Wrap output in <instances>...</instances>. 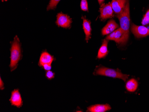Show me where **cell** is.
<instances>
[{
  "instance_id": "cell-18",
  "label": "cell",
  "mask_w": 149,
  "mask_h": 112,
  "mask_svg": "<svg viewBox=\"0 0 149 112\" xmlns=\"http://www.w3.org/2000/svg\"><path fill=\"white\" fill-rule=\"evenodd\" d=\"M149 23V10L146 12L144 16L143 17L142 21H141V24L143 26L148 25Z\"/></svg>"
},
{
  "instance_id": "cell-14",
  "label": "cell",
  "mask_w": 149,
  "mask_h": 112,
  "mask_svg": "<svg viewBox=\"0 0 149 112\" xmlns=\"http://www.w3.org/2000/svg\"><path fill=\"white\" fill-rule=\"evenodd\" d=\"M108 40L107 39L104 40L99 50L97 56L98 58H103L107 56L108 53Z\"/></svg>"
},
{
  "instance_id": "cell-8",
  "label": "cell",
  "mask_w": 149,
  "mask_h": 112,
  "mask_svg": "<svg viewBox=\"0 0 149 112\" xmlns=\"http://www.w3.org/2000/svg\"><path fill=\"white\" fill-rule=\"evenodd\" d=\"M128 0H112L110 3L113 10L118 15L123 11Z\"/></svg>"
},
{
  "instance_id": "cell-1",
  "label": "cell",
  "mask_w": 149,
  "mask_h": 112,
  "mask_svg": "<svg viewBox=\"0 0 149 112\" xmlns=\"http://www.w3.org/2000/svg\"><path fill=\"white\" fill-rule=\"evenodd\" d=\"M10 51V66L11 71H13L17 67V63L21 58V43L17 36L15 37L12 43Z\"/></svg>"
},
{
  "instance_id": "cell-9",
  "label": "cell",
  "mask_w": 149,
  "mask_h": 112,
  "mask_svg": "<svg viewBox=\"0 0 149 112\" xmlns=\"http://www.w3.org/2000/svg\"><path fill=\"white\" fill-rule=\"evenodd\" d=\"M10 101L12 105L13 106H15L18 108L21 107L22 106V99L18 89H15L12 92Z\"/></svg>"
},
{
  "instance_id": "cell-10",
  "label": "cell",
  "mask_w": 149,
  "mask_h": 112,
  "mask_svg": "<svg viewBox=\"0 0 149 112\" xmlns=\"http://www.w3.org/2000/svg\"><path fill=\"white\" fill-rule=\"evenodd\" d=\"M118 27V25L113 20L109 21L102 30V34L104 35H109Z\"/></svg>"
},
{
  "instance_id": "cell-21",
  "label": "cell",
  "mask_w": 149,
  "mask_h": 112,
  "mask_svg": "<svg viewBox=\"0 0 149 112\" xmlns=\"http://www.w3.org/2000/svg\"><path fill=\"white\" fill-rule=\"evenodd\" d=\"M0 88L1 90H3L4 89V83H3V81L1 80V78H0Z\"/></svg>"
},
{
  "instance_id": "cell-17",
  "label": "cell",
  "mask_w": 149,
  "mask_h": 112,
  "mask_svg": "<svg viewBox=\"0 0 149 112\" xmlns=\"http://www.w3.org/2000/svg\"><path fill=\"white\" fill-rule=\"evenodd\" d=\"M80 8L84 11H88V3L87 0H81L80 3Z\"/></svg>"
},
{
  "instance_id": "cell-16",
  "label": "cell",
  "mask_w": 149,
  "mask_h": 112,
  "mask_svg": "<svg viewBox=\"0 0 149 112\" xmlns=\"http://www.w3.org/2000/svg\"><path fill=\"white\" fill-rule=\"evenodd\" d=\"M60 1V0H50L49 5L47 7V10L56 9Z\"/></svg>"
},
{
  "instance_id": "cell-15",
  "label": "cell",
  "mask_w": 149,
  "mask_h": 112,
  "mask_svg": "<svg viewBox=\"0 0 149 112\" xmlns=\"http://www.w3.org/2000/svg\"><path fill=\"white\" fill-rule=\"evenodd\" d=\"M127 91L130 92H134L137 90L138 87V83L136 80L132 79L129 80L125 85Z\"/></svg>"
},
{
  "instance_id": "cell-19",
  "label": "cell",
  "mask_w": 149,
  "mask_h": 112,
  "mask_svg": "<svg viewBox=\"0 0 149 112\" xmlns=\"http://www.w3.org/2000/svg\"><path fill=\"white\" fill-rule=\"evenodd\" d=\"M46 77L49 80H52L55 77V73H54L53 72L50 71H50H47V72H46Z\"/></svg>"
},
{
  "instance_id": "cell-11",
  "label": "cell",
  "mask_w": 149,
  "mask_h": 112,
  "mask_svg": "<svg viewBox=\"0 0 149 112\" xmlns=\"http://www.w3.org/2000/svg\"><path fill=\"white\" fill-rule=\"evenodd\" d=\"M54 60V57L50 55L49 53L45 51L42 52L40 56L38 65L39 66L42 67L45 64H51L53 61Z\"/></svg>"
},
{
  "instance_id": "cell-3",
  "label": "cell",
  "mask_w": 149,
  "mask_h": 112,
  "mask_svg": "<svg viewBox=\"0 0 149 112\" xmlns=\"http://www.w3.org/2000/svg\"><path fill=\"white\" fill-rule=\"evenodd\" d=\"M96 75L106 76L114 78L120 79L125 81L128 78L129 75L123 74L120 72L105 67H99L95 72Z\"/></svg>"
},
{
  "instance_id": "cell-20",
  "label": "cell",
  "mask_w": 149,
  "mask_h": 112,
  "mask_svg": "<svg viewBox=\"0 0 149 112\" xmlns=\"http://www.w3.org/2000/svg\"><path fill=\"white\" fill-rule=\"evenodd\" d=\"M42 67H43V68L44 70L46 71H48L51 70L52 68V66H51V64H45L43 65Z\"/></svg>"
},
{
  "instance_id": "cell-2",
  "label": "cell",
  "mask_w": 149,
  "mask_h": 112,
  "mask_svg": "<svg viewBox=\"0 0 149 112\" xmlns=\"http://www.w3.org/2000/svg\"><path fill=\"white\" fill-rule=\"evenodd\" d=\"M120 24V28L127 36H129L130 26V14L129 1H127L125 8L123 12L117 15Z\"/></svg>"
},
{
  "instance_id": "cell-23",
  "label": "cell",
  "mask_w": 149,
  "mask_h": 112,
  "mask_svg": "<svg viewBox=\"0 0 149 112\" xmlns=\"http://www.w3.org/2000/svg\"><path fill=\"white\" fill-rule=\"evenodd\" d=\"M2 1H4V0H2ZM5 1H7V0H5Z\"/></svg>"
},
{
  "instance_id": "cell-13",
  "label": "cell",
  "mask_w": 149,
  "mask_h": 112,
  "mask_svg": "<svg viewBox=\"0 0 149 112\" xmlns=\"http://www.w3.org/2000/svg\"><path fill=\"white\" fill-rule=\"evenodd\" d=\"M82 19L83 20V29L84 31V33L85 34V40L88 42L91 35V31H92V28L91 26V22L88 20L86 19V17H82Z\"/></svg>"
},
{
  "instance_id": "cell-6",
  "label": "cell",
  "mask_w": 149,
  "mask_h": 112,
  "mask_svg": "<svg viewBox=\"0 0 149 112\" xmlns=\"http://www.w3.org/2000/svg\"><path fill=\"white\" fill-rule=\"evenodd\" d=\"M131 31L137 38L146 37L149 35V29L144 26H137L132 24Z\"/></svg>"
},
{
  "instance_id": "cell-7",
  "label": "cell",
  "mask_w": 149,
  "mask_h": 112,
  "mask_svg": "<svg viewBox=\"0 0 149 112\" xmlns=\"http://www.w3.org/2000/svg\"><path fill=\"white\" fill-rule=\"evenodd\" d=\"M100 11V18L102 20L111 18L114 16L113 10L110 3L101 5Z\"/></svg>"
},
{
  "instance_id": "cell-4",
  "label": "cell",
  "mask_w": 149,
  "mask_h": 112,
  "mask_svg": "<svg viewBox=\"0 0 149 112\" xmlns=\"http://www.w3.org/2000/svg\"><path fill=\"white\" fill-rule=\"evenodd\" d=\"M129 36L126 35L121 28L115 30L109 34L106 39L113 40L119 44H125L128 41Z\"/></svg>"
},
{
  "instance_id": "cell-22",
  "label": "cell",
  "mask_w": 149,
  "mask_h": 112,
  "mask_svg": "<svg viewBox=\"0 0 149 112\" xmlns=\"http://www.w3.org/2000/svg\"><path fill=\"white\" fill-rule=\"evenodd\" d=\"M98 2L99 3L100 5L101 6V5H102L103 4L104 2V0H98Z\"/></svg>"
},
{
  "instance_id": "cell-5",
  "label": "cell",
  "mask_w": 149,
  "mask_h": 112,
  "mask_svg": "<svg viewBox=\"0 0 149 112\" xmlns=\"http://www.w3.org/2000/svg\"><path fill=\"white\" fill-rule=\"evenodd\" d=\"M57 20L56 24L58 27L63 28H69L71 26L72 22V19L69 16L63 14L62 13H58L57 15Z\"/></svg>"
},
{
  "instance_id": "cell-12",
  "label": "cell",
  "mask_w": 149,
  "mask_h": 112,
  "mask_svg": "<svg viewBox=\"0 0 149 112\" xmlns=\"http://www.w3.org/2000/svg\"><path fill=\"white\" fill-rule=\"evenodd\" d=\"M111 109V106L109 104H96L88 107L87 111L90 112H105Z\"/></svg>"
}]
</instances>
